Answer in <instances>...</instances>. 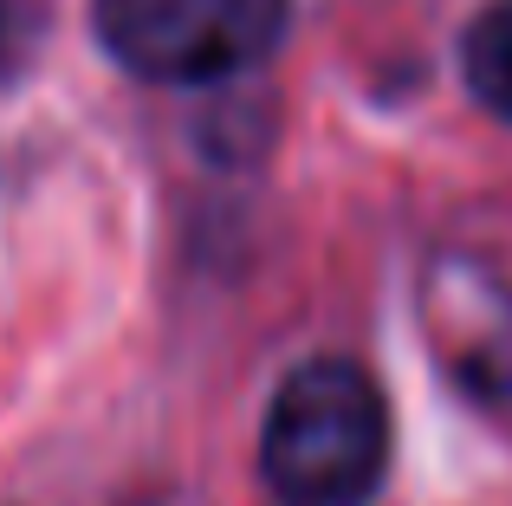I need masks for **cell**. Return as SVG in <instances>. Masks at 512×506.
I'll list each match as a JSON object with an SVG mask.
<instances>
[{
	"mask_svg": "<svg viewBox=\"0 0 512 506\" xmlns=\"http://www.w3.org/2000/svg\"><path fill=\"white\" fill-rule=\"evenodd\" d=\"M292 0H91V33L150 85H221L279 52Z\"/></svg>",
	"mask_w": 512,
	"mask_h": 506,
	"instance_id": "7a4b0ae2",
	"label": "cell"
},
{
	"mask_svg": "<svg viewBox=\"0 0 512 506\" xmlns=\"http://www.w3.org/2000/svg\"><path fill=\"white\" fill-rule=\"evenodd\" d=\"M389 455V396L357 357H312L266 403L260 481L279 506H370Z\"/></svg>",
	"mask_w": 512,
	"mask_h": 506,
	"instance_id": "6da1fadb",
	"label": "cell"
},
{
	"mask_svg": "<svg viewBox=\"0 0 512 506\" xmlns=\"http://www.w3.org/2000/svg\"><path fill=\"white\" fill-rule=\"evenodd\" d=\"M461 78L480 111L512 124V0H487L461 33Z\"/></svg>",
	"mask_w": 512,
	"mask_h": 506,
	"instance_id": "3957f363",
	"label": "cell"
}]
</instances>
